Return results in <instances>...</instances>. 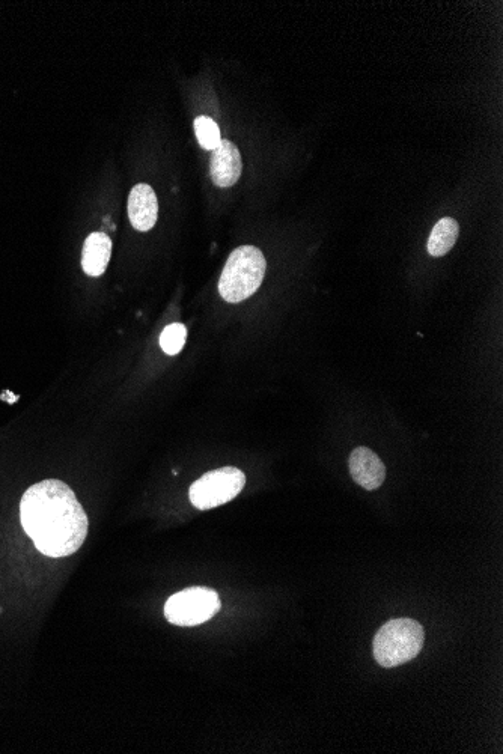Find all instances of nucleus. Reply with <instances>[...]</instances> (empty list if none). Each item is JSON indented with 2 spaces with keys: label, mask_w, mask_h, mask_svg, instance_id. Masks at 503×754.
<instances>
[{
  "label": "nucleus",
  "mask_w": 503,
  "mask_h": 754,
  "mask_svg": "<svg viewBox=\"0 0 503 754\" xmlns=\"http://www.w3.org/2000/svg\"><path fill=\"white\" fill-rule=\"evenodd\" d=\"M20 520L44 556L67 557L88 536V515L70 487L58 479L32 485L20 502Z\"/></svg>",
  "instance_id": "1"
},
{
  "label": "nucleus",
  "mask_w": 503,
  "mask_h": 754,
  "mask_svg": "<svg viewBox=\"0 0 503 754\" xmlns=\"http://www.w3.org/2000/svg\"><path fill=\"white\" fill-rule=\"evenodd\" d=\"M267 262L255 246H241L229 255L219 280V292L228 303H240L260 289Z\"/></svg>",
  "instance_id": "2"
},
{
  "label": "nucleus",
  "mask_w": 503,
  "mask_h": 754,
  "mask_svg": "<svg viewBox=\"0 0 503 754\" xmlns=\"http://www.w3.org/2000/svg\"><path fill=\"white\" fill-rule=\"evenodd\" d=\"M425 631L413 619H394L375 634L372 651L377 663L386 669L409 663L418 657L424 646Z\"/></svg>",
  "instance_id": "3"
},
{
  "label": "nucleus",
  "mask_w": 503,
  "mask_h": 754,
  "mask_svg": "<svg viewBox=\"0 0 503 754\" xmlns=\"http://www.w3.org/2000/svg\"><path fill=\"white\" fill-rule=\"evenodd\" d=\"M219 610V595L213 589L187 587L168 599L165 618L178 627H196L210 621Z\"/></svg>",
  "instance_id": "4"
},
{
  "label": "nucleus",
  "mask_w": 503,
  "mask_h": 754,
  "mask_svg": "<svg viewBox=\"0 0 503 754\" xmlns=\"http://www.w3.org/2000/svg\"><path fill=\"white\" fill-rule=\"evenodd\" d=\"M246 485V475L235 467H222L205 473L190 487V502L201 511L225 505L238 496Z\"/></svg>",
  "instance_id": "5"
},
{
  "label": "nucleus",
  "mask_w": 503,
  "mask_h": 754,
  "mask_svg": "<svg viewBox=\"0 0 503 754\" xmlns=\"http://www.w3.org/2000/svg\"><path fill=\"white\" fill-rule=\"evenodd\" d=\"M211 180L217 187L228 189L237 183L243 171L240 151L231 140H220L219 145L211 151Z\"/></svg>",
  "instance_id": "6"
},
{
  "label": "nucleus",
  "mask_w": 503,
  "mask_h": 754,
  "mask_svg": "<svg viewBox=\"0 0 503 754\" xmlns=\"http://www.w3.org/2000/svg\"><path fill=\"white\" fill-rule=\"evenodd\" d=\"M354 482L366 491L379 490L386 479V467L379 455L368 447H357L351 452L348 461Z\"/></svg>",
  "instance_id": "7"
},
{
  "label": "nucleus",
  "mask_w": 503,
  "mask_h": 754,
  "mask_svg": "<svg viewBox=\"0 0 503 754\" xmlns=\"http://www.w3.org/2000/svg\"><path fill=\"white\" fill-rule=\"evenodd\" d=\"M159 217V202L153 187L138 184L129 196V219L133 228L139 232H148L156 225Z\"/></svg>",
  "instance_id": "8"
},
{
  "label": "nucleus",
  "mask_w": 503,
  "mask_h": 754,
  "mask_svg": "<svg viewBox=\"0 0 503 754\" xmlns=\"http://www.w3.org/2000/svg\"><path fill=\"white\" fill-rule=\"evenodd\" d=\"M112 255V240L103 232H94L86 238L83 246L82 267L91 277H98L106 271Z\"/></svg>",
  "instance_id": "9"
},
{
  "label": "nucleus",
  "mask_w": 503,
  "mask_h": 754,
  "mask_svg": "<svg viewBox=\"0 0 503 754\" xmlns=\"http://www.w3.org/2000/svg\"><path fill=\"white\" fill-rule=\"evenodd\" d=\"M458 234H460V226H458L457 220L451 219V217L440 220L434 226L430 238H428V253L434 258L446 255L457 243Z\"/></svg>",
  "instance_id": "10"
},
{
  "label": "nucleus",
  "mask_w": 503,
  "mask_h": 754,
  "mask_svg": "<svg viewBox=\"0 0 503 754\" xmlns=\"http://www.w3.org/2000/svg\"><path fill=\"white\" fill-rule=\"evenodd\" d=\"M193 125H195V133L196 137H198L199 145L204 149H208V151H213L219 145L220 140H222L219 125L213 119L208 118V116H198Z\"/></svg>",
  "instance_id": "11"
},
{
  "label": "nucleus",
  "mask_w": 503,
  "mask_h": 754,
  "mask_svg": "<svg viewBox=\"0 0 503 754\" xmlns=\"http://www.w3.org/2000/svg\"><path fill=\"white\" fill-rule=\"evenodd\" d=\"M186 339V327L180 323L171 324L163 330L162 336H160V347L169 356H175L183 350Z\"/></svg>",
  "instance_id": "12"
}]
</instances>
